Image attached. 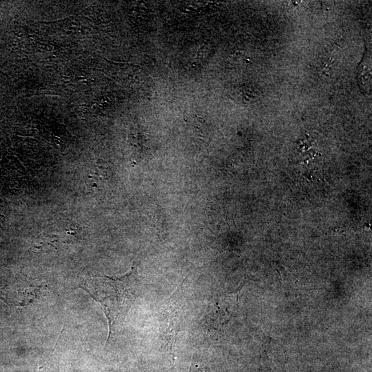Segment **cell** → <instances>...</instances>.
<instances>
[{
	"label": "cell",
	"mask_w": 372,
	"mask_h": 372,
	"mask_svg": "<svg viewBox=\"0 0 372 372\" xmlns=\"http://www.w3.org/2000/svg\"><path fill=\"white\" fill-rule=\"evenodd\" d=\"M41 288L40 285L20 282L5 285L0 289V299L11 306H27L37 298Z\"/></svg>",
	"instance_id": "3957f363"
},
{
	"label": "cell",
	"mask_w": 372,
	"mask_h": 372,
	"mask_svg": "<svg viewBox=\"0 0 372 372\" xmlns=\"http://www.w3.org/2000/svg\"><path fill=\"white\" fill-rule=\"evenodd\" d=\"M185 312L183 293L181 288L178 287L167 299L159 315V332L162 347L173 358Z\"/></svg>",
	"instance_id": "7a4b0ae2"
},
{
	"label": "cell",
	"mask_w": 372,
	"mask_h": 372,
	"mask_svg": "<svg viewBox=\"0 0 372 372\" xmlns=\"http://www.w3.org/2000/svg\"><path fill=\"white\" fill-rule=\"evenodd\" d=\"M237 296L230 294L219 298L208 309L205 322L214 329L225 324L231 316V311L236 307Z\"/></svg>",
	"instance_id": "277c9868"
},
{
	"label": "cell",
	"mask_w": 372,
	"mask_h": 372,
	"mask_svg": "<svg viewBox=\"0 0 372 372\" xmlns=\"http://www.w3.org/2000/svg\"><path fill=\"white\" fill-rule=\"evenodd\" d=\"M81 287L103 309L109 326L107 342H110L137 298L140 280L136 269L132 267L127 273L118 277L94 276L85 280Z\"/></svg>",
	"instance_id": "6da1fadb"
}]
</instances>
